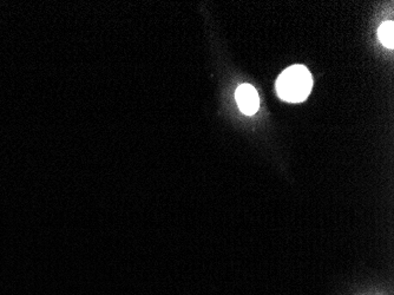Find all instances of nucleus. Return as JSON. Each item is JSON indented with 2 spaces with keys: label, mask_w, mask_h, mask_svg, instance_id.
<instances>
[{
  "label": "nucleus",
  "mask_w": 394,
  "mask_h": 295,
  "mask_svg": "<svg viewBox=\"0 0 394 295\" xmlns=\"http://www.w3.org/2000/svg\"><path fill=\"white\" fill-rule=\"evenodd\" d=\"M236 102L240 110L245 115L252 116L259 110L260 100L257 91L250 84H242L238 86L235 93Z\"/></svg>",
  "instance_id": "2"
},
{
  "label": "nucleus",
  "mask_w": 394,
  "mask_h": 295,
  "mask_svg": "<svg viewBox=\"0 0 394 295\" xmlns=\"http://www.w3.org/2000/svg\"><path fill=\"white\" fill-rule=\"evenodd\" d=\"M378 36L381 43L388 49L394 47V24L393 22H385L378 30Z\"/></svg>",
  "instance_id": "3"
},
{
  "label": "nucleus",
  "mask_w": 394,
  "mask_h": 295,
  "mask_svg": "<svg viewBox=\"0 0 394 295\" xmlns=\"http://www.w3.org/2000/svg\"><path fill=\"white\" fill-rule=\"evenodd\" d=\"M313 79L303 65H293L286 69L277 81V96L289 103H300L312 91Z\"/></svg>",
  "instance_id": "1"
}]
</instances>
